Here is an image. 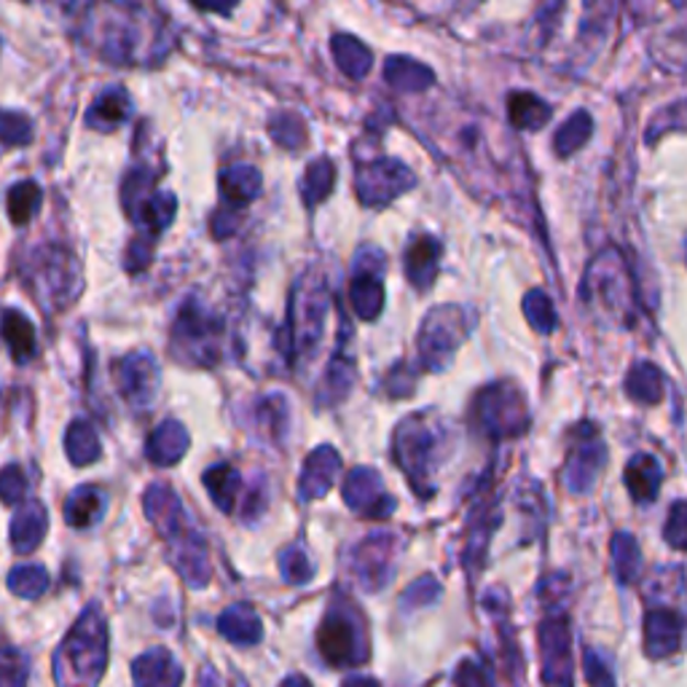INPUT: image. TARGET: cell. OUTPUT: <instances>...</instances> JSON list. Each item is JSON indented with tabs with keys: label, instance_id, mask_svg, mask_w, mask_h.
Returning <instances> with one entry per match:
<instances>
[{
	"label": "cell",
	"instance_id": "cell-51",
	"mask_svg": "<svg viewBox=\"0 0 687 687\" xmlns=\"http://www.w3.org/2000/svg\"><path fill=\"white\" fill-rule=\"evenodd\" d=\"M0 687H27L25 666L14 655L0 661Z\"/></svg>",
	"mask_w": 687,
	"mask_h": 687
},
{
	"label": "cell",
	"instance_id": "cell-19",
	"mask_svg": "<svg viewBox=\"0 0 687 687\" xmlns=\"http://www.w3.org/2000/svg\"><path fill=\"white\" fill-rule=\"evenodd\" d=\"M583 293H586L588 299L596 293L601 299V304L612 306V309H620V306L629 304L631 282L623 263H620V258L615 256V250H607L605 256H599L590 263L586 277V291Z\"/></svg>",
	"mask_w": 687,
	"mask_h": 687
},
{
	"label": "cell",
	"instance_id": "cell-7",
	"mask_svg": "<svg viewBox=\"0 0 687 687\" xmlns=\"http://www.w3.org/2000/svg\"><path fill=\"white\" fill-rule=\"evenodd\" d=\"M172 352L185 363L215 365L223 354V319L196 299H189L172 325Z\"/></svg>",
	"mask_w": 687,
	"mask_h": 687
},
{
	"label": "cell",
	"instance_id": "cell-20",
	"mask_svg": "<svg viewBox=\"0 0 687 687\" xmlns=\"http://www.w3.org/2000/svg\"><path fill=\"white\" fill-rule=\"evenodd\" d=\"M540 653L542 677L548 685H570L572 655H570V629L564 618H548L540 626Z\"/></svg>",
	"mask_w": 687,
	"mask_h": 687
},
{
	"label": "cell",
	"instance_id": "cell-36",
	"mask_svg": "<svg viewBox=\"0 0 687 687\" xmlns=\"http://www.w3.org/2000/svg\"><path fill=\"white\" fill-rule=\"evenodd\" d=\"M334 57L349 78H363L371 70V52L358 38H352V35H336Z\"/></svg>",
	"mask_w": 687,
	"mask_h": 687
},
{
	"label": "cell",
	"instance_id": "cell-30",
	"mask_svg": "<svg viewBox=\"0 0 687 687\" xmlns=\"http://www.w3.org/2000/svg\"><path fill=\"white\" fill-rule=\"evenodd\" d=\"M384 78L395 89H401V92H421V89L432 87L436 74L427 65L414 63L408 57H390L387 68H384Z\"/></svg>",
	"mask_w": 687,
	"mask_h": 687
},
{
	"label": "cell",
	"instance_id": "cell-18",
	"mask_svg": "<svg viewBox=\"0 0 687 687\" xmlns=\"http://www.w3.org/2000/svg\"><path fill=\"white\" fill-rule=\"evenodd\" d=\"M344 499L354 514L365 518H387L395 510V499L384 492L376 470L358 468L344 481Z\"/></svg>",
	"mask_w": 687,
	"mask_h": 687
},
{
	"label": "cell",
	"instance_id": "cell-44",
	"mask_svg": "<svg viewBox=\"0 0 687 687\" xmlns=\"http://www.w3.org/2000/svg\"><path fill=\"white\" fill-rule=\"evenodd\" d=\"M33 137V126L22 113L0 111V143L3 146H27Z\"/></svg>",
	"mask_w": 687,
	"mask_h": 687
},
{
	"label": "cell",
	"instance_id": "cell-46",
	"mask_svg": "<svg viewBox=\"0 0 687 687\" xmlns=\"http://www.w3.org/2000/svg\"><path fill=\"white\" fill-rule=\"evenodd\" d=\"M280 570H282V575H285L288 583H306L312 577V572H315L312 570L309 559H306V553L301 551L299 545L285 548V551H282Z\"/></svg>",
	"mask_w": 687,
	"mask_h": 687
},
{
	"label": "cell",
	"instance_id": "cell-24",
	"mask_svg": "<svg viewBox=\"0 0 687 687\" xmlns=\"http://www.w3.org/2000/svg\"><path fill=\"white\" fill-rule=\"evenodd\" d=\"M438 263H441V245L432 237H417L406 247V277L419 291H427L432 285Z\"/></svg>",
	"mask_w": 687,
	"mask_h": 687
},
{
	"label": "cell",
	"instance_id": "cell-47",
	"mask_svg": "<svg viewBox=\"0 0 687 687\" xmlns=\"http://www.w3.org/2000/svg\"><path fill=\"white\" fill-rule=\"evenodd\" d=\"M663 534H666L668 545L677 548V551H687V503L672 505Z\"/></svg>",
	"mask_w": 687,
	"mask_h": 687
},
{
	"label": "cell",
	"instance_id": "cell-23",
	"mask_svg": "<svg viewBox=\"0 0 687 687\" xmlns=\"http://www.w3.org/2000/svg\"><path fill=\"white\" fill-rule=\"evenodd\" d=\"M132 674H135V687H180L183 683V668L161 647L148 650L132 663Z\"/></svg>",
	"mask_w": 687,
	"mask_h": 687
},
{
	"label": "cell",
	"instance_id": "cell-21",
	"mask_svg": "<svg viewBox=\"0 0 687 687\" xmlns=\"http://www.w3.org/2000/svg\"><path fill=\"white\" fill-rule=\"evenodd\" d=\"M683 644V620L672 610H653L644 618V650L650 658L674 655Z\"/></svg>",
	"mask_w": 687,
	"mask_h": 687
},
{
	"label": "cell",
	"instance_id": "cell-9",
	"mask_svg": "<svg viewBox=\"0 0 687 687\" xmlns=\"http://www.w3.org/2000/svg\"><path fill=\"white\" fill-rule=\"evenodd\" d=\"M473 419L478 430L489 432L494 438H508L527 427L529 414L527 403H523L516 387H510V384H492V387L481 390L475 395Z\"/></svg>",
	"mask_w": 687,
	"mask_h": 687
},
{
	"label": "cell",
	"instance_id": "cell-17",
	"mask_svg": "<svg viewBox=\"0 0 687 687\" xmlns=\"http://www.w3.org/2000/svg\"><path fill=\"white\" fill-rule=\"evenodd\" d=\"M384 258L382 252L376 250H363L354 261L352 271V288H349V295H352V306L358 312V317L373 319L379 317L384 304Z\"/></svg>",
	"mask_w": 687,
	"mask_h": 687
},
{
	"label": "cell",
	"instance_id": "cell-27",
	"mask_svg": "<svg viewBox=\"0 0 687 687\" xmlns=\"http://www.w3.org/2000/svg\"><path fill=\"white\" fill-rule=\"evenodd\" d=\"M663 484L661 465L650 454H637L626 468V486L637 503H650L658 497Z\"/></svg>",
	"mask_w": 687,
	"mask_h": 687
},
{
	"label": "cell",
	"instance_id": "cell-2",
	"mask_svg": "<svg viewBox=\"0 0 687 687\" xmlns=\"http://www.w3.org/2000/svg\"><path fill=\"white\" fill-rule=\"evenodd\" d=\"M146 514L156 523L161 538L167 540V548H170V556L180 575L191 586H204L210 581L207 545H204V538L196 532L194 523L185 518L183 505L174 497L170 486H150L146 494Z\"/></svg>",
	"mask_w": 687,
	"mask_h": 687
},
{
	"label": "cell",
	"instance_id": "cell-34",
	"mask_svg": "<svg viewBox=\"0 0 687 687\" xmlns=\"http://www.w3.org/2000/svg\"><path fill=\"white\" fill-rule=\"evenodd\" d=\"M102 505H105V499H102V492L98 486H81V489H76L68 497V503H65V518H68L70 527L83 529L92 521H98L102 514Z\"/></svg>",
	"mask_w": 687,
	"mask_h": 687
},
{
	"label": "cell",
	"instance_id": "cell-40",
	"mask_svg": "<svg viewBox=\"0 0 687 687\" xmlns=\"http://www.w3.org/2000/svg\"><path fill=\"white\" fill-rule=\"evenodd\" d=\"M334 183H336V167H334V161L323 156V159H317L315 165H309L304 180H301L304 202L306 204L323 202V199L330 194V189H334Z\"/></svg>",
	"mask_w": 687,
	"mask_h": 687
},
{
	"label": "cell",
	"instance_id": "cell-33",
	"mask_svg": "<svg viewBox=\"0 0 687 687\" xmlns=\"http://www.w3.org/2000/svg\"><path fill=\"white\" fill-rule=\"evenodd\" d=\"M0 328H3V339L9 344L16 363H25L30 354L35 352V330L27 323V317L22 312L9 309L3 312V325Z\"/></svg>",
	"mask_w": 687,
	"mask_h": 687
},
{
	"label": "cell",
	"instance_id": "cell-52",
	"mask_svg": "<svg viewBox=\"0 0 687 687\" xmlns=\"http://www.w3.org/2000/svg\"><path fill=\"white\" fill-rule=\"evenodd\" d=\"M583 668H586L588 683L594 685V687H612V677H610V672H607V668L601 666L599 655L590 653V650L586 653V658H583Z\"/></svg>",
	"mask_w": 687,
	"mask_h": 687
},
{
	"label": "cell",
	"instance_id": "cell-31",
	"mask_svg": "<svg viewBox=\"0 0 687 687\" xmlns=\"http://www.w3.org/2000/svg\"><path fill=\"white\" fill-rule=\"evenodd\" d=\"M508 116L516 129H523V132L540 129L542 124L551 122V108H548L538 94L514 92L508 98Z\"/></svg>",
	"mask_w": 687,
	"mask_h": 687
},
{
	"label": "cell",
	"instance_id": "cell-32",
	"mask_svg": "<svg viewBox=\"0 0 687 687\" xmlns=\"http://www.w3.org/2000/svg\"><path fill=\"white\" fill-rule=\"evenodd\" d=\"M626 393H629L631 401L637 403H661L663 397V373L658 365L653 363H637L634 369L629 371V379H626Z\"/></svg>",
	"mask_w": 687,
	"mask_h": 687
},
{
	"label": "cell",
	"instance_id": "cell-10",
	"mask_svg": "<svg viewBox=\"0 0 687 687\" xmlns=\"http://www.w3.org/2000/svg\"><path fill=\"white\" fill-rule=\"evenodd\" d=\"M468 319L460 306H438L427 315L419 334V360L425 369L441 371L465 339Z\"/></svg>",
	"mask_w": 687,
	"mask_h": 687
},
{
	"label": "cell",
	"instance_id": "cell-4",
	"mask_svg": "<svg viewBox=\"0 0 687 687\" xmlns=\"http://www.w3.org/2000/svg\"><path fill=\"white\" fill-rule=\"evenodd\" d=\"M336 315V295H330L328 285L323 280L295 282L291 309H288V334H291V358L295 360H315L323 349L325 336L330 330V317Z\"/></svg>",
	"mask_w": 687,
	"mask_h": 687
},
{
	"label": "cell",
	"instance_id": "cell-5",
	"mask_svg": "<svg viewBox=\"0 0 687 687\" xmlns=\"http://www.w3.org/2000/svg\"><path fill=\"white\" fill-rule=\"evenodd\" d=\"M443 430L432 421L430 414L408 417L395 432V462L408 475L412 486L421 497L432 492L430 475L441 462Z\"/></svg>",
	"mask_w": 687,
	"mask_h": 687
},
{
	"label": "cell",
	"instance_id": "cell-6",
	"mask_svg": "<svg viewBox=\"0 0 687 687\" xmlns=\"http://www.w3.org/2000/svg\"><path fill=\"white\" fill-rule=\"evenodd\" d=\"M317 650L330 666L347 668L369 661V634L360 610L349 599H334L317 629Z\"/></svg>",
	"mask_w": 687,
	"mask_h": 687
},
{
	"label": "cell",
	"instance_id": "cell-3",
	"mask_svg": "<svg viewBox=\"0 0 687 687\" xmlns=\"http://www.w3.org/2000/svg\"><path fill=\"white\" fill-rule=\"evenodd\" d=\"M108 661V626L98 607H89L54 655L57 687H98Z\"/></svg>",
	"mask_w": 687,
	"mask_h": 687
},
{
	"label": "cell",
	"instance_id": "cell-42",
	"mask_svg": "<svg viewBox=\"0 0 687 687\" xmlns=\"http://www.w3.org/2000/svg\"><path fill=\"white\" fill-rule=\"evenodd\" d=\"M49 586V575H46L44 566H16L9 575V588L16 596H25V599H35Z\"/></svg>",
	"mask_w": 687,
	"mask_h": 687
},
{
	"label": "cell",
	"instance_id": "cell-26",
	"mask_svg": "<svg viewBox=\"0 0 687 687\" xmlns=\"http://www.w3.org/2000/svg\"><path fill=\"white\" fill-rule=\"evenodd\" d=\"M46 527H49V518H46V510L41 503H30L20 514L14 516V523H11V542H14L16 553H30L41 545L44 540Z\"/></svg>",
	"mask_w": 687,
	"mask_h": 687
},
{
	"label": "cell",
	"instance_id": "cell-13",
	"mask_svg": "<svg viewBox=\"0 0 687 687\" xmlns=\"http://www.w3.org/2000/svg\"><path fill=\"white\" fill-rule=\"evenodd\" d=\"M395 551L397 540L395 534H371L354 548L352 559V572L358 577V583L365 590H379L387 586V581L393 577V564H395Z\"/></svg>",
	"mask_w": 687,
	"mask_h": 687
},
{
	"label": "cell",
	"instance_id": "cell-35",
	"mask_svg": "<svg viewBox=\"0 0 687 687\" xmlns=\"http://www.w3.org/2000/svg\"><path fill=\"white\" fill-rule=\"evenodd\" d=\"M65 449H68V457L70 462L78 468L89 465V462H94L100 457V438L98 432H94V427L89 425V421L78 419L70 425L68 436H65Z\"/></svg>",
	"mask_w": 687,
	"mask_h": 687
},
{
	"label": "cell",
	"instance_id": "cell-48",
	"mask_svg": "<svg viewBox=\"0 0 687 687\" xmlns=\"http://www.w3.org/2000/svg\"><path fill=\"white\" fill-rule=\"evenodd\" d=\"M27 492V478L20 468L0 470V499L3 503H20Z\"/></svg>",
	"mask_w": 687,
	"mask_h": 687
},
{
	"label": "cell",
	"instance_id": "cell-1",
	"mask_svg": "<svg viewBox=\"0 0 687 687\" xmlns=\"http://www.w3.org/2000/svg\"><path fill=\"white\" fill-rule=\"evenodd\" d=\"M81 35L108 63L137 65L159 59L165 44V25L150 20L146 5H89L83 9Z\"/></svg>",
	"mask_w": 687,
	"mask_h": 687
},
{
	"label": "cell",
	"instance_id": "cell-14",
	"mask_svg": "<svg viewBox=\"0 0 687 687\" xmlns=\"http://www.w3.org/2000/svg\"><path fill=\"white\" fill-rule=\"evenodd\" d=\"M119 393L135 408H148L159 390V369L156 360L146 352H132L113 365Z\"/></svg>",
	"mask_w": 687,
	"mask_h": 687
},
{
	"label": "cell",
	"instance_id": "cell-12",
	"mask_svg": "<svg viewBox=\"0 0 687 687\" xmlns=\"http://www.w3.org/2000/svg\"><path fill=\"white\" fill-rule=\"evenodd\" d=\"M258 191H261V172H258L256 167L237 165L221 174L223 207L213 218L215 237H228V234L237 232L239 221H243L245 204L250 202V199H256Z\"/></svg>",
	"mask_w": 687,
	"mask_h": 687
},
{
	"label": "cell",
	"instance_id": "cell-25",
	"mask_svg": "<svg viewBox=\"0 0 687 687\" xmlns=\"http://www.w3.org/2000/svg\"><path fill=\"white\" fill-rule=\"evenodd\" d=\"M185 449H189V432H185V427L180 425V421L167 419L165 425L148 438L146 457L154 465L170 468L185 454Z\"/></svg>",
	"mask_w": 687,
	"mask_h": 687
},
{
	"label": "cell",
	"instance_id": "cell-41",
	"mask_svg": "<svg viewBox=\"0 0 687 687\" xmlns=\"http://www.w3.org/2000/svg\"><path fill=\"white\" fill-rule=\"evenodd\" d=\"M41 207V189L33 180H22L9 191V218L16 226L27 223Z\"/></svg>",
	"mask_w": 687,
	"mask_h": 687
},
{
	"label": "cell",
	"instance_id": "cell-50",
	"mask_svg": "<svg viewBox=\"0 0 687 687\" xmlns=\"http://www.w3.org/2000/svg\"><path fill=\"white\" fill-rule=\"evenodd\" d=\"M457 685L460 687H494V679L484 666H478V663H473V661H465L460 668H457Z\"/></svg>",
	"mask_w": 687,
	"mask_h": 687
},
{
	"label": "cell",
	"instance_id": "cell-49",
	"mask_svg": "<svg viewBox=\"0 0 687 687\" xmlns=\"http://www.w3.org/2000/svg\"><path fill=\"white\" fill-rule=\"evenodd\" d=\"M438 594H441V586H438L432 577H421V581L414 583V586L403 594V607H406V610L425 607V605H430V601H436Z\"/></svg>",
	"mask_w": 687,
	"mask_h": 687
},
{
	"label": "cell",
	"instance_id": "cell-53",
	"mask_svg": "<svg viewBox=\"0 0 687 687\" xmlns=\"http://www.w3.org/2000/svg\"><path fill=\"white\" fill-rule=\"evenodd\" d=\"M202 687H226V685H223V679L213 672V668H207V672L202 674ZM232 687H245V683H239L237 679V683H234Z\"/></svg>",
	"mask_w": 687,
	"mask_h": 687
},
{
	"label": "cell",
	"instance_id": "cell-28",
	"mask_svg": "<svg viewBox=\"0 0 687 687\" xmlns=\"http://www.w3.org/2000/svg\"><path fill=\"white\" fill-rule=\"evenodd\" d=\"M129 111H132L129 94H126L124 89L111 87V89H105L98 100H94L92 108H89L87 124L98 126L100 132H111V129H116L119 124H124V119L129 116Z\"/></svg>",
	"mask_w": 687,
	"mask_h": 687
},
{
	"label": "cell",
	"instance_id": "cell-11",
	"mask_svg": "<svg viewBox=\"0 0 687 687\" xmlns=\"http://www.w3.org/2000/svg\"><path fill=\"white\" fill-rule=\"evenodd\" d=\"M417 183L412 170L403 161L390 159V156H379V159L365 161L358 167L354 174V189H358L360 202L369 207H382L390 199H395L403 191H408Z\"/></svg>",
	"mask_w": 687,
	"mask_h": 687
},
{
	"label": "cell",
	"instance_id": "cell-45",
	"mask_svg": "<svg viewBox=\"0 0 687 687\" xmlns=\"http://www.w3.org/2000/svg\"><path fill=\"white\" fill-rule=\"evenodd\" d=\"M269 132H271V137H274V140L285 148H301L306 143L304 124H301V119L293 116V113L277 116L274 122H271Z\"/></svg>",
	"mask_w": 687,
	"mask_h": 687
},
{
	"label": "cell",
	"instance_id": "cell-55",
	"mask_svg": "<svg viewBox=\"0 0 687 687\" xmlns=\"http://www.w3.org/2000/svg\"><path fill=\"white\" fill-rule=\"evenodd\" d=\"M280 687H312V685L306 683V677H301V674H293V677H288Z\"/></svg>",
	"mask_w": 687,
	"mask_h": 687
},
{
	"label": "cell",
	"instance_id": "cell-39",
	"mask_svg": "<svg viewBox=\"0 0 687 687\" xmlns=\"http://www.w3.org/2000/svg\"><path fill=\"white\" fill-rule=\"evenodd\" d=\"M590 129H594V122H590L586 111L572 113V116L562 124V129L556 132V137H553V148H556L559 156H572L588 140Z\"/></svg>",
	"mask_w": 687,
	"mask_h": 687
},
{
	"label": "cell",
	"instance_id": "cell-56",
	"mask_svg": "<svg viewBox=\"0 0 687 687\" xmlns=\"http://www.w3.org/2000/svg\"><path fill=\"white\" fill-rule=\"evenodd\" d=\"M685 252H687V243H685Z\"/></svg>",
	"mask_w": 687,
	"mask_h": 687
},
{
	"label": "cell",
	"instance_id": "cell-54",
	"mask_svg": "<svg viewBox=\"0 0 687 687\" xmlns=\"http://www.w3.org/2000/svg\"><path fill=\"white\" fill-rule=\"evenodd\" d=\"M341 687H379V683L371 677H349Z\"/></svg>",
	"mask_w": 687,
	"mask_h": 687
},
{
	"label": "cell",
	"instance_id": "cell-16",
	"mask_svg": "<svg viewBox=\"0 0 687 687\" xmlns=\"http://www.w3.org/2000/svg\"><path fill=\"white\" fill-rule=\"evenodd\" d=\"M605 465V443H601L596 425L577 427V441L566 454V484L572 492H588L594 486L596 473Z\"/></svg>",
	"mask_w": 687,
	"mask_h": 687
},
{
	"label": "cell",
	"instance_id": "cell-22",
	"mask_svg": "<svg viewBox=\"0 0 687 687\" xmlns=\"http://www.w3.org/2000/svg\"><path fill=\"white\" fill-rule=\"evenodd\" d=\"M339 470H341V460H339V454H336V449H330V446H319L315 454L306 460L304 473H301V481H299L301 497L304 499L323 497V494L336 484Z\"/></svg>",
	"mask_w": 687,
	"mask_h": 687
},
{
	"label": "cell",
	"instance_id": "cell-38",
	"mask_svg": "<svg viewBox=\"0 0 687 687\" xmlns=\"http://www.w3.org/2000/svg\"><path fill=\"white\" fill-rule=\"evenodd\" d=\"M612 566L620 583H634L642 575V551L631 534H615L612 540Z\"/></svg>",
	"mask_w": 687,
	"mask_h": 687
},
{
	"label": "cell",
	"instance_id": "cell-8",
	"mask_svg": "<svg viewBox=\"0 0 687 687\" xmlns=\"http://www.w3.org/2000/svg\"><path fill=\"white\" fill-rule=\"evenodd\" d=\"M25 277L44 306L70 304L81 285L76 258L59 245H44L33 250Z\"/></svg>",
	"mask_w": 687,
	"mask_h": 687
},
{
	"label": "cell",
	"instance_id": "cell-37",
	"mask_svg": "<svg viewBox=\"0 0 687 687\" xmlns=\"http://www.w3.org/2000/svg\"><path fill=\"white\" fill-rule=\"evenodd\" d=\"M252 417H256V430L261 436L271 438V441H280L282 432H285L288 425V406L280 395H271L258 401L252 406Z\"/></svg>",
	"mask_w": 687,
	"mask_h": 687
},
{
	"label": "cell",
	"instance_id": "cell-29",
	"mask_svg": "<svg viewBox=\"0 0 687 687\" xmlns=\"http://www.w3.org/2000/svg\"><path fill=\"white\" fill-rule=\"evenodd\" d=\"M218 629L221 634L234 644H256L263 634L261 618H258L256 610L247 605L228 607V610L221 615Z\"/></svg>",
	"mask_w": 687,
	"mask_h": 687
},
{
	"label": "cell",
	"instance_id": "cell-15",
	"mask_svg": "<svg viewBox=\"0 0 687 687\" xmlns=\"http://www.w3.org/2000/svg\"><path fill=\"white\" fill-rule=\"evenodd\" d=\"M204 486L213 494V503L223 514H234L243 503L245 518H256L263 510V492L245 486V478L232 465H215L204 473Z\"/></svg>",
	"mask_w": 687,
	"mask_h": 687
},
{
	"label": "cell",
	"instance_id": "cell-43",
	"mask_svg": "<svg viewBox=\"0 0 687 687\" xmlns=\"http://www.w3.org/2000/svg\"><path fill=\"white\" fill-rule=\"evenodd\" d=\"M523 315H527L529 323H532L540 334H551V330L556 328V309H553L551 299L542 291L527 293V299H523Z\"/></svg>",
	"mask_w": 687,
	"mask_h": 687
}]
</instances>
